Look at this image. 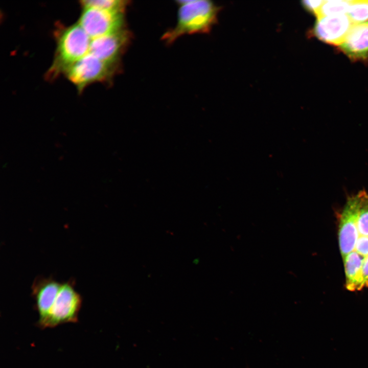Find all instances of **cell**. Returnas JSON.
Listing matches in <instances>:
<instances>
[{
  "mask_svg": "<svg viewBox=\"0 0 368 368\" xmlns=\"http://www.w3.org/2000/svg\"><path fill=\"white\" fill-rule=\"evenodd\" d=\"M177 4L176 24L163 36L167 43L184 35L208 32L216 21L219 9L210 1H178Z\"/></svg>",
  "mask_w": 368,
  "mask_h": 368,
  "instance_id": "1",
  "label": "cell"
},
{
  "mask_svg": "<svg viewBox=\"0 0 368 368\" xmlns=\"http://www.w3.org/2000/svg\"><path fill=\"white\" fill-rule=\"evenodd\" d=\"M56 49L53 63L47 74L53 79L88 53L89 36L77 22L57 31Z\"/></svg>",
  "mask_w": 368,
  "mask_h": 368,
  "instance_id": "2",
  "label": "cell"
},
{
  "mask_svg": "<svg viewBox=\"0 0 368 368\" xmlns=\"http://www.w3.org/2000/svg\"><path fill=\"white\" fill-rule=\"evenodd\" d=\"M120 70V63L101 60L87 54L63 73L79 93L95 82H110Z\"/></svg>",
  "mask_w": 368,
  "mask_h": 368,
  "instance_id": "3",
  "label": "cell"
},
{
  "mask_svg": "<svg viewBox=\"0 0 368 368\" xmlns=\"http://www.w3.org/2000/svg\"><path fill=\"white\" fill-rule=\"evenodd\" d=\"M73 279L61 283L54 302L46 317L38 321L41 328H54L65 323H76L82 306V298L75 290Z\"/></svg>",
  "mask_w": 368,
  "mask_h": 368,
  "instance_id": "4",
  "label": "cell"
},
{
  "mask_svg": "<svg viewBox=\"0 0 368 368\" xmlns=\"http://www.w3.org/2000/svg\"><path fill=\"white\" fill-rule=\"evenodd\" d=\"M78 23L93 39L121 31L125 27L124 13L93 8H82Z\"/></svg>",
  "mask_w": 368,
  "mask_h": 368,
  "instance_id": "5",
  "label": "cell"
},
{
  "mask_svg": "<svg viewBox=\"0 0 368 368\" xmlns=\"http://www.w3.org/2000/svg\"><path fill=\"white\" fill-rule=\"evenodd\" d=\"M359 205V192L348 197L339 216V245L343 259L353 251L359 237L357 218Z\"/></svg>",
  "mask_w": 368,
  "mask_h": 368,
  "instance_id": "6",
  "label": "cell"
},
{
  "mask_svg": "<svg viewBox=\"0 0 368 368\" xmlns=\"http://www.w3.org/2000/svg\"><path fill=\"white\" fill-rule=\"evenodd\" d=\"M131 38V33L125 28L117 32L94 38L89 53L110 63H120V58Z\"/></svg>",
  "mask_w": 368,
  "mask_h": 368,
  "instance_id": "7",
  "label": "cell"
},
{
  "mask_svg": "<svg viewBox=\"0 0 368 368\" xmlns=\"http://www.w3.org/2000/svg\"><path fill=\"white\" fill-rule=\"evenodd\" d=\"M353 25L347 14L321 16L317 18L313 33L324 42L339 45Z\"/></svg>",
  "mask_w": 368,
  "mask_h": 368,
  "instance_id": "8",
  "label": "cell"
},
{
  "mask_svg": "<svg viewBox=\"0 0 368 368\" xmlns=\"http://www.w3.org/2000/svg\"><path fill=\"white\" fill-rule=\"evenodd\" d=\"M61 283L52 278L39 277L36 278L31 286V295L35 303L39 314L38 321L47 315L58 293Z\"/></svg>",
  "mask_w": 368,
  "mask_h": 368,
  "instance_id": "9",
  "label": "cell"
},
{
  "mask_svg": "<svg viewBox=\"0 0 368 368\" xmlns=\"http://www.w3.org/2000/svg\"><path fill=\"white\" fill-rule=\"evenodd\" d=\"M339 46L351 59L368 58V22L354 24Z\"/></svg>",
  "mask_w": 368,
  "mask_h": 368,
  "instance_id": "10",
  "label": "cell"
},
{
  "mask_svg": "<svg viewBox=\"0 0 368 368\" xmlns=\"http://www.w3.org/2000/svg\"><path fill=\"white\" fill-rule=\"evenodd\" d=\"M364 259L355 250L343 259L346 287L348 290L353 291L361 289V270Z\"/></svg>",
  "mask_w": 368,
  "mask_h": 368,
  "instance_id": "11",
  "label": "cell"
},
{
  "mask_svg": "<svg viewBox=\"0 0 368 368\" xmlns=\"http://www.w3.org/2000/svg\"><path fill=\"white\" fill-rule=\"evenodd\" d=\"M80 4L82 8H93L124 13L128 2L123 0H85L81 1Z\"/></svg>",
  "mask_w": 368,
  "mask_h": 368,
  "instance_id": "12",
  "label": "cell"
},
{
  "mask_svg": "<svg viewBox=\"0 0 368 368\" xmlns=\"http://www.w3.org/2000/svg\"><path fill=\"white\" fill-rule=\"evenodd\" d=\"M352 1H324L317 17L340 14H347Z\"/></svg>",
  "mask_w": 368,
  "mask_h": 368,
  "instance_id": "13",
  "label": "cell"
},
{
  "mask_svg": "<svg viewBox=\"0 0 368 368\" xmlns=\"http://www.w3.org/2000/svg\"><path fill=\"white\" fill-rule=\"evenodd\" d=\"M360 205L357 218L359 235L368 236V193L365 190L359 191Z\"/></svg>",
  "mask_w": 368,
  "mask_h": 368,
  "instance_id": "14",
  "label": "cell"
},
{
  "mask_svg": "<svg viewBox=\"0 0 368 368\" xmlns=\"http://www.w3.org/2000/svg\"><path fill=\"white\" fill-rule=\"evenodd\" d=\"M347 15L354 24L368 22V0L352 1Z\"/></svg>",
  "mask_w": 368,
  "mask_h": 368,
  "instance_id": "15",
  "label": "cell"
},
{
  "mask_svg": "<svg viewBox=\"0 0 368 368\" xmlns=\"http://www.w3.org/2000/svg\"><path fill=\"white\" fill-rule=\"evenodd\" d=\"M355 251L362 257L368 256V236H360L357 240Z\"/></svg>",
  "mask_w": 368,
  "mask_h": 368,
  "instance_id": "16",
  "label": "cell"
},
{
  "mask_svg": "<svg viewBox=\"0 0 368 368\" xmlns=\"http://www.w3.org/2000/svg\"><path fill=\"white\" fill-rule=\"evenodd\" d=\"M324 1H304L302 2L303 6L309 11L314 13L317 17Z\"/></svg>",
  "mask_w": 368,
  "mask_h": 368,
  "instance_id": "17",
  "label": "cell"
},
{
  "mask_svg": "<svg viewBox=\"0 0 368 368\" xmlns=\"http://www.w3.org/2000/svg\"><path fill=\"white\" fill-rule=\"evenodd\" d=\"M361 289L368 287V256L364 258L361 270Z\"/></svg>",
  "mask_w": 368,
  "mask_h": 368,
  "instance_id": "18",
  "label": "cell"
}]
</instances>
